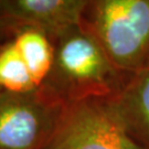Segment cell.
Segmentation results:
<instances>
[{
    "label": "cell",
    "mask_w": 149,
    "mask_h": 149,
    "mask_svg": "<svg viewBox=\"0 0 149 149\" xmlns=\"http://www.w3.org/2000/svg\"><path fill=\"white\" fill-rule=\"evenodd\" d=\"M55 39L56 34L42 28L0 16L1 95L39 96L62 103L54 84Z\"/></svg>",
    "instance_id": "6da1fadb"
},
{
    "label": "cell",
    "mask_w": 149,
    "mask_h": 149,
    "mask_svg": "<svg viewBox=\"0 0 149 149\" xmlns=\"http://www.w3.org/2000/svg\"><path fill=\"white\" fill-rule=\"evenodd\" d=\"M129 76L112 63L82 23L56 34L54 84L65 105L90 98L115 97Z\"/></svg>",
    "instance_id": "7a4b0ae2"
},
{
    "label": "cell",
    "mask_w": 149,
    "mask_h": 149,
    "mask_svg": "<svg viewBox=\"0 0 149 149\" xmlns=\"http://www.w3.org/2000/svg\"><path fill=\"white\" fill-rule=\"evenodd\" d=\"M81 23L123 73L149 70V0H87Z\"/></svg>",
    "instance_id": "3957f363"
},
{
    "label": "cell",
    "mask_w": 149,
    "mask_h": 149,
    "mask_svg": "<svg viewBox=\"0 0 149 149\" xmlns=\"http://www.w3.org/2000/svg\"><path fill=\"white\" fill-rule=\"evenodd\" d=\"M47 149H144L132 137L114 97L68 104Z\"/></svg>",
    "instance_id": "277c9868"
},
{
    "label": "cell",
    "mask_w": 149,
    "mask_h": 149,
    "mask_svg": "<svg viewBox=\"0 0 149 149\" xmlns=\"http://www.w3.org/2000/svg\"><path fill=\"white\" fill-rule=\"evenodd\" d=\"M65 106L39 96L0 94V149H47Z\"/></svg>",
    "instance_id": "5b68a950"
},
{
    "label": "cell",
    "mask_w": 149,
    "mask_h": 149,
    "mask_svg": "<svg viewBox=\"0 0 149 149\" xmlns=\"http://www.w3.org/2000/svg\"><path fill=\"white\" fill-rule=\"evenodd\" d=\"M87 0H0V16L10 17L58 34L80 24Z\"/></svg>",
    "instance_id": "8992f818"
},
{
    "label": "cell",
    "mask_w": 149,
    "mask_h": 149,
    "mask_svg": "<svg viewBox=\"0 0 149 149\" xmlns=\"http://www.w3.org/2000/svg\"><path fill=\"white\" fill-rule=\"evenodd\" d=\"M114 98L132 137L149 149V70L130 75Z\"/></svg>",
    "instance_id": "52a82bcc"
}]
</instances>
